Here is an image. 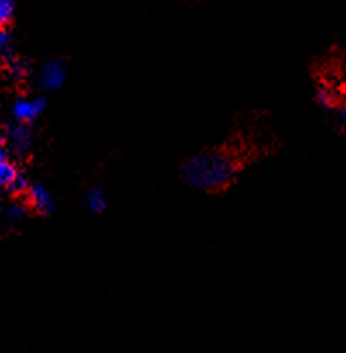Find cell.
<instances>
[{"label":"cell","mask_w":346,"mask_h":353,"mask_svg":"<svg viewBox=\"0 0 346 353\" xmlns=\"http://www.w3.org/2000/svg\"><path fill=\"white\" fill-rule=\"evenodd\" d=\"M21 170L23 168L18 165L16 159H4V161H0V188H8L16 176L19 175Z\"/></svg>","instance_id":"7c38bea8"},{"label":"cell","mask_w":346,"mask_h":353,"mask_svg":"<svg viewBox=\"0 0 346 353\" xmlns=\"http://www.w3.org/2000/svg\"><path fill=\"white\" fill-rule=\"evenodd\" d=\"M244 170V158L230 148H213L189 156L181 165L187 188L203 192H223Z\"/></svg>","instance_id":"6da1fadb"},{"label":"cell","mask_w":346,"mask_h":353,"mask_svg":"<svg viewBox=\"0 0 346 353\" xmlns=\"http://www.w3.org/2000/svg\"><path fill=\"white\" fill-rule=\"evenodd\" d=\"M49 108V99L45 94H37L33 97L18 96L9 106V114L12 120L33 125Z\"/></svg>","instance_id":"277c9868"},{"label":"cell","mask_w":346,"mask_h":353,"mask_svg":"<svg viewBox=\"0 0 346 353\" xmlns=\"http://www.w3.org/2000/svg\"><path fill=\"white\" fill-rule=\"evenodd\" d=\"M28 215H32V210L25 199H9L8 205L2 208V219L8 229H16Z\"/></svg>","instance_id":"ba28073f"},{"label":"cell","mask_w":346,"mask_h":353,"mask_svg":"<svg viewBox=\"0 0 346 353\" xmlns=\"http://www.w3.org/2000/svg\"><path fill=\"white\" fill-rule=\"evenodd\" d=\"M25 201L32 210V215L45 219V216H50L56 212V199H54L49 188H45L42 182H33Z\"/></svg>","instance_id":"5b68a950"},{"label":"cell","mask_w":346,"mask_h":353,"mask_svg":"<svg viewBox=\"0 0 346 353\" xmlns=\"http://www.w3.org/2000/svg\"><path fill=\"white\" fill-rule=\"evenodd\" d=\"M314 96H315V103H317L320 108H324V110H327L329 113L339 106L338 90H336L329 81H318V83L315 85Z\"/></svg>","instance_id":"9c48e42d"},{"label":"cell","mask_w":346,"mask_h":353,"mask_svg":"<svg viewBox=\"0 0 346 353\" xmlns=\"http://www.w3.org/2000/svg\"><path fill=\"white\" fill-rule=\"evenodd\" d=\"M81 206H83V210L89 215L99 216L106 213L108 206H110V199H108L106 191L103 188L92 185V188L87 189L83 192V196H81Z\"/></svg>","instance_id":"52a82bcc"},{"label":"cell","mask_w":346,"mask_h":353,"mask_svg":"<svg viewBox=\"0 0 346 353\" xmlns=\"http://www.w3.org/2000/svg\"><path fill=\"white\" fill-rule=\"evenodd\" d=\"M0 145L8 149L12 159L25 163L32 156L35 148V130L33 125L23 123L18 120H8L2 123L0 132Z\"/></svg>","instance_id":"7a4b0ae2"},{"label":"cell","mask_w":346,"mask_h":353,"mask_svg":"<svg viewBox=\"0 0 346 353\" xmlns=\"http://www.w3.org/2000/svg\"><path fill=\"white\" fill-rule=\"evenodd\" d=\"M35 64L30 57L19 56L16 57L11 63L4 64L2 66V73L4 78L11 83H25L26 80H30L32 77H35Z\"/></svg>","instance_id":"8992f818"},{"label":"cell","mask_w":346,"mask_h":353,"mask_svg":"<svg viewBox=\"0 0 346 353\" xmlns=\"http://www.w3.org/2000/svg\"><path fill=\"white\" fill-rule=\"evenodd\" d=\"M18 11L16 0H0V28H11Z\"/></svg>","instance_id":"4fadbf2b"},{"label":"cell","mask_w":346,"mask_h":353,"mask_svg":"<svg viewBox=\"0 0 346 353\" xmlns=\"http://www.w3.org/2000/svg\"><path fill=\"white\" fill-rule=\"evenodd\" d=\"M16 57H19V49L11 28H0V63L4 66Z\"/></svg>","instance_id":"30bf717a"},{"label":"cell","mask_w":346,"mask_h":353,"mask_svg":"<svg viewBox=\"0 0 346 353\" xmlns=\"http://www.w3.org/2000/svg\"><path fill=\"white\" fill-rule=\"evenodd\" d=\"M32 184L33 182L30 181L28 173H26L25 170H21L14 181L4 189V192L9 199H25L26 194H28L30 188H32Z\"/></svg>","instance_id":"8fae6325"},{"label":"cell","mask_w":346,"mask_h":353,"mask_svg":"<svg viewBox=\"0 0 346 353\" xmlns=\"http://www.w3.org/2000/svg\"><path fill=\"white\" fill-rule=\"evenodd\" d=\"M329 121H331V127L338 132L341 137L346 139V106L339 104L336 110H332L329 113Z\"/></svg>","instance_id":"5bb4252c"},{"label":"cell","mask_w":346,"mask_h":353,"mask_svg":"<svg viewBox=\"0 0 346 353\" xmlns=\"http://www.w3.org/2000/svg\"><path fill=\"white\" fill-rule=\"evenodd\" d=\"M66 61L61 59V57H49V59L43 61L39 66V70L35 71L33 80H35V85L42 90V92H56V90L63 88V85L66 83Z\"/></svg>","instance_id":"3957f363"}]
</instances>
